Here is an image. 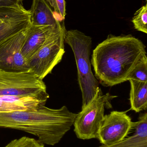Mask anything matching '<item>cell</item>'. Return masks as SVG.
<instances>
[{
    "instance_id": "cell-1",
    "label": "cell",
    "mask_w": 147,
    "mask_h": 147,
    "mask_svg": "<svg viewBox=\"0 0 147 147\" xmlns=\"http://www.w3.org/2000/svg\"><path fill=\"white\" fill-rule=\"evenodd\" d=\"M143 42L131 34H109L92 53L91 64L101 84L112 86L127 81L142 57L146 54Z\"/></svg>"
},
{
    "instance_id": "cell-2",
    "label": "cell",
    "mask_w": 147,
    "mask_h": 147,
    "mask_svg": "<svg viewBox=\"0 0 147 147\" xmlns=\"http://www.w3.org/2000/svg\"><path fill=\"white\" fill-rule=\"evenodd\" d=\"M76 115L66 106L52 109L42 105L34 111L0 113V128L24 131L44 145L54 146L70 130Z\"/></svg>"
},
{
    "instance_id": "cell-3",
    "label": "cell",
    "mask_w": 147,
    "mask_h": 147,
    "mask_svg": "<svg viewBox=\"0 0 147 147\" xmlns=\"http://www.w3.org/2000/svg\"><path fill=\"white\" fill-rule=\"evenodd\" d=\"M64 42L70 47L75 57L78 80L82 92V108H83L94 98L99 88V82L92 72L90 60L92 38L77 29L66 30Z\"/></svg>"
},
{
    "instance_id": "cell-4",
    "label": "cell",
    "mask_w": 147,
    "mask_h": 147,
    "mask_svg": "<svg viewBox=\"0 0 147 147\" xmlns=\"http://www.w3.org/2000/svg\"><path fill=\"white\" fill-rule=\"evenodd\" d=\"M109 93L103 95L98 88L94 98L76 115L73 123L74 132L78 139L88 140L97 138L98 132L104 117L105 107L116 97Z\"/></svg>"
},
{
    "instance_id": "cell-5",
    "label": "cell",
    "mask_w": 147,
    "mask_h": 147,
    "mask_svg": "<svg viewBox=\"0 0 147 147\" xmlns=\"http://www.w3.org/2000/svg\"><path fill=\"white\" fill-rule=\"evenodd\" d=\"M0 96H33L48 99L46 86L31 72L16 73L0 70Z\"/></svg>"
},
{
    "instance_id": "cell-6",
    "label": "cell",
    "mask_w": 147,
    "mask_h": 147,
    "mask_svg": "<svg viewBox=\"0 0 147 147\" xmlns=\"http://www.w3.org/2000/svg\"><path fill=\"white\" fill-rule=\"evenodd\" d=\"M66 29L48 39L29 59L30 72L43 80L51 72L62 60L65 53L64 37Z\"/></svg>"
},
{
    "instance_id": "cell-7",
    "label": "cell",
    "mask_w": 147,
    "mask_h": 147,
    "mask_svg": "<svg viewBox=\"0 0 147 147\" xmlns=\"http://www.w3.org/2000/svg\"><path fill=\"white\" fill-rule=\"evenodd\" d=\"M127 111H111L101 122L97 139L104 146H110L126 138L133 129L134 122Z\"/></svg>"
},
{
    "instance_id": "cell-8",
    "label": "cell",
    "mask_w": 147,
    "mask_h": 147,
    "mask_svg": "<svg viewBox=\"0 0 147 147\" xmlns=\"http://www.w3.org/2000/svg\"><path fill=\"white\" fill-rule=\"evenodd\" d=\"M27 29L0 44V70L16 73L30 72L28 61L21 53Z\"/></svg>"
},
{
    "instance_id": "cell-9",
    "label": "cell",
    "mask_w": 147,
    "mask_h": 147,
    "mask_svg": "<svg viewBox=\"0 0 147 147\" xmlns=\"http://www.w3.org/2000/svg\"><path fill=\"white\" fill-rule=\"evenodd\" d=\"M65 29L64 22L58 26H35L30 24L27 29L22 48L21 53L23 57L28 62L48 39Z\"/></svg>"
},
{
    "instance_id": "cell-10",
    "label": "cell",
    "mask_w": 147,
    "mask_h": 147,
    "mask_svg": "<svg viewBox=\"0 0 147 147\" xmlns=\"http://www.w3.org/2000/svg\"><path fill=\"white\" fill-rule=\"evenodd\" d=\"M47 100L33 96H0V113L36 111L45 105Z\"/></svg>"
},
{
    "instance_id": "cell-11",
    "label": "cell",
    "mask_w": 147,
    "mask_h": 147,
    "mask_svg": "<svg viewBox=\"0 0 147 147\" xmlns=\"http://www.w3.org/2000/svg\"><path fill=\"white\" fill-rule=\"evenodd\" d=\"M30 12L32 26H58L61 24L45 0H33Z\"/></svg>"
},
{
    "instance_id": "cell-12",
    "label": "cell",
    "mask_w": 147,
    "mask_h": 147,
    "mask_svg": "<svg viewBox=\"0 0 147 147\" xmlns=\"http://www.w3.org/2000/svg\"><path fill=\"white\" fill-rule=\"evenodd\" d=\"M133 134L121 141L110 146L102 145L99 147H147V113L142 114L139 121L134 122Z\"/></svg>"
},
{
    "instance_id": "cell-13",
    "label": "cell",
    "mask_w": 147,
    "mask_h": 147,
    "mask_svg": "<svg viewBox=\"0 0 147 147\" xmlns=\"http://www.w3.org/2000/svg\"><path fill=\"white\" fill-rule=\"evenodd\" d=\"M30 12L10 19L0 26V44L30 26Z\"/></svg>"
},
{
    "instance_id": "cell-14",
    "label": "cell",
    "mask_w": 147,
    "mask_h": 147,
    "mask_svg": "<svg viewBox=\"0 0 147 147\" xmlns=\"http://www.w3.org/2000/svg\"><path fill=\"white\" fill-rule=\"evenodd\" d=\"M131 85L130 92L131 110L136 112L146 110L147 82L129 80Z\"/></svg>"
},
{
    "instance_id": "cell-15",
    "label": "cell",
    "mask_w": 147,
    "mask_h": 147,
    "mask_svg": "<svg viewBox=\"0 0 147 147\" xmlns=\"http://www.w3.org/2000/svg\"><path fill=\"white\" fill-rule=\"evenodd\" d=\"M136 80L147 82V58L146 54L142 57L129 74L127 81Z\"/></svg>"
},
{
    "instance_id": "cell-16",
    "label": "cell",
    "mask_w": 147,
    "mask_h": 147,
    "mask_svg": "<svg viewBox=\"0 0 147 147\" xmlns=\"http://www.w3.org/2000/svg\"><path fill=\"white\" fill-rule=\"evenodd\" d=\"M29 10L25 9L22 4L9 7H0V26L13 18L27 13Z\"/></svg>"
},
{
    "instance_id": "cell-17",
    "label": "cell",
    "mask_w": 147,
    "mask_h": 147,
    "mask_svg": "<svg viewBox=\"0 0 147 147\" xmlns=\"http://www.w3.org/2000/svg\"><path fill=\"white\" fill-rule=\"evenodd\" d=\"M137 31L147 34V4L136 11L132 20Z\"/></svg>"
},
{
    "instance_id": "cell-18",
    "label": "cell",
    "mask_w": 147,
    "mask_h": 147,
    "mask_svg": "<svg viewBox=\"0 0 147 147\" xmlns=\"http://www.w3.org/2000/svg\"><path fill=\"white\" fill-rule=\"evenodd\" d=\"M60 22L64 21L66 15L65 0H45Z\"/></svg>"
},
{
    "instance_id": "cell-19",
    "label": "cell",
    "mask_w": 147,
    "mask_h": 147,
    "mask_svg": "<svg viewBox=\"0 0 147 147\" xmlns=\"http://www.w3.org/2000/svg\"><path fill=\"white\" fill-rule=\"evenodd\" d=\"M4 147H45L44 144L38 140L27 136L11 141Z\"/></svg>"
},
{
    "instance_id": "cell-20",
    "label": "cell",
    "mask_w": 147,
    "mask_h": 147,
    "mask_svg": "<svg viewBox=\"0 0 147 147\" xmlns=\"http://www.w3.org/2000/svg\"><path fill=\"white\" fill-rule=\"evenodd\" d=\"M23 0H0V7L16 6L22 4Z\"/></svg>"
}]
</instances>
